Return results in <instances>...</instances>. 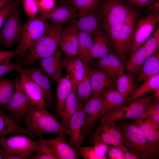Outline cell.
Returning <instances> with one entry per match:
<instances>
[{
	"mask_svg": "<svg viewBox=\"0 0 159 159\" xmlns=\"http://www.w3.org/2000/svg\"><path fill=\"white\" fill-rule=\"evenodd\" d=\"M136 23L116 25L106 32L116 54L121 60L125 59L130 50L135 30Z\"/></svg>",
	"mask_w": 159,
	"mask_h": 159,
	"instance_id": "cell-6",
	"label": "cell"
},
{
	"mask_svg": "<svg viewBox=\"0 0 159 159\" xmlns=\"http://www.w3.org/2000/svg\"><path fill=\"white\" fill-rule=\"evenodd\" d=\"M24 9L28 18L37 17L40 10L39 0H22Z\"/></svg>",
	"mask_w": 159,
	"mask_h": 159,
	"instance_id": "cell-43",
	"label": "cell"
},
{
	"mask_svg": "<svg viewBox=\"0 0 159 159\" xmlns=\"http://www.w3.org/2000/svg\"><path fill=\"white\" fill-rule=\"evenodd\" d=\"M41 144L40 140L33 141L21 135L0 138V145L4 150V154L17 155L23 159H27Z\"/></svg>",
	"mask_w": 159,
	"mask_h": 159,
	"instance_id": "cell-8",
	"label": "cell"
},
{
	"mask_svg": "<svg viewBox=\"0 0 159 159\" xmlns=\"http://www.w3.org/2000/svg\"><path fill=\"white\" fill-rule=\"evenodd\" d=\"M107 153L110 159H124V151L119 147L109 146Z\"/></svg>",
	"mask_w": 159,
	"mask_h": 159,
	"instance_id": "cell-46",
	"label": "cell"
},
{
	"mask_svg": "<svg viewBox=\"0 0 159 159\" xmlns=\"http://www.w3.org/2000/svg\"><path fill=\"white\" fill-rule=\"evenodd\" d=\"M97 137L102 139L108 145L119 147L124 151L126 148L119 140L115 138L109 133L100 129L96 128L93 137Z\"/></svg>",
	"mask_w": 159,
	"mask_h": 159,
	"instance_id": "cell-41",
	"label": "cell"
},
{
	"mask_svg": "<svg viewBox=\"0 0 159 159\" xmlns=\"http://www.w3.org/2000/svg\"><path fill=\"white\" fill-rule=\"evenodd\" d=\"M93 36L90 58L99 59L110 53L112 44L107 32L99 29L94 33Z\"/></svg>",
	"mask_w": 159,
	"mask_h": 159,
	"instance_id": "cell-23",
	"label": "cell"
},
{
	"mask_svg": "<svg viewBox=\"0 0 159 159\" xmlns=\"http://www.w3.org/2000/svg\"><path fill=\"white\" fill-rule=\"evenodd\" d=\"M121 60L117 56L110 53L98 59L95 64L98 69L115 79L124 73V66Z\"/></svg>",
	"mask_w": 159,
	"mask_h": 159,
	"instance_id": "cell-21",
	"label": "cell"
},
{
	"mask_svg": "<svg viewBox=\"0 0 159 159\" xmlns=\"http://www.w3.org/2000/svg\"><path fill=\"white\" fill-rule=\"evenodd\" d=\"M79 102L76 93L72 91L58 115L61 118L62 123L66 130L68 129L70 121L77 109Z\"/></svg>",
	"mask_w": 159,
	"mask_h": 159,
	"instance_id": "cell-32",
	"label": "cell"
},
{
	"mask_svg": "<svg viewBox=\"0 0 159 159\" xmlns=\"http://www.w3.org/2000/svg\"><path fill=\"white\" fill-rule=\"evenodd\" d=\"M67 3L78 11L79 14H80L95 10L98 0H70Z\"/></svg>",
	"mask_w": 159,
	"mask_h": 159,
	"instance_id": "cell-38",
	"label": "cell"
},
{
	"mask_svg": "<svg viewBox=\"0 0 159 159\" xmlns=\"http://www.w3.org/2000/svg\"></svg>",
	"mask_w": 159,
	"mask_h": 159,
	"instance_id": "cell-60",
	"label": "cell"
},
{
	"mask_svg": "<svg viewBox=\"0 0 159 159\" xmlns=\"http://www.w3.org/2000/svg\"><path fill=\"white\" fill-rule=\"evenodd\" d=\"M62 29L59 37V46L67 56L76 57L81 55L78 37V29L76 20Z\"/></svg>",
	"mask_w": 159,
	"mask_h": 159,
	"instance_id": "cell-12",
	"label": "cell"
},
{
	"mask_svg": "<svg viewBox=\"0 0 159 159\" xmlns=\"http://www.w3.org/2000/svg\"><path fill=\"white\" fill-rule=\"evenodd\" d=\"M154 94L155 97H156L158 102L159 100V88L156 90L155 91Z\"/></svg>",
	"mask_w": 159,
	"mask_h": 159,
	"instance_id": "cell-55",
	"label": "cell"
},
{
	"mask_svg": "<svg viewBox=\"0 0 159 159\" xmlns=\"http://www.w3.org/2000/svg\"><path fill=\"white\" fill-rule=\"evenodd\" d=\"M133 5L139 6L148 5L154 1L153 0H126Z\"/></svg>",
	"mask_w": 159,
	"mask_h": 159,
	"instance_id": "cell-51",
	"label": "cell"
},
{
	"mask_svg": "<svg viewBox=\"0 0 159 159\" xmlns=\"http://www.w3.org/2000/svg\"><path fill=\"white\" fill-rule=\"evenodd\" d=\"M40 10L44 11H49L55 7L54 0H40Z\"/></svg>",
	"mask_w": 159,
	"mask_h": 159,
	"instance_id": "cell-49",
	"label": "cell"
},
{
	"mask_svg": "<svg viewBox=\"0 0 159 159\" xmlns=\"http://www.w3.org/2000/svg\"><path fill=\"white\" fill-rule=\"evenodd\" d=\"M120 127L124 136L123 144L127 149L139 158L145 159L158 158V145L150 143L135 122L123 124Z\"/></svg>",
	"mask_w": 159,
	"mask_h": 159,
	"instance_id": "cell-4",
	"label": "cell"
},
{
	"mask_svg": "<svg viewBox=\"0 0 159 159\" xmlns=\"http://www.w3.org/2000/svg\"><path fill=\"white\" fill-rule=\"evenodd\" d=\"M140 87L136 88L126 100L128 103L138 99L143 95L151 93L159 88V73L143 81Z\"/></svg>",
	"mask_w": 159,
	"mask_h": 159,
	"instance_id": "cell-33",
	"label": "cell"
},
{
	"mask_svg": "<svg viewBox=\"0 0 159 159\" xmlns=\"http://www.w3.org/2000/svg\"><path fill=\"white\" fill-rule=\"evenodd\" d=\"M62 133L56 137L41 141L50 146L54 150L58 159H76L80 155L79 152L73 148L66 138V134Z\"/></svg>",
	"mask_w": 159,
	"mask_h": 159,
	"instance_id": "cell-17",
	"label": "cell"
},
{
	"mask_svg": "<svg viewBox=\"0 0 159 159\" xmlns=\"http://www.w3.org/2000/svg\"><path fill=\"white\" fill-rule=\"evenodd\" d=\"M155 98L154 94L128 103V106L123 105L115 110L105 114L100 118V122L115 121L123 118L140 119L144 115L147 105Z\"/></svg>",
	"mask_w": 159,
	"mask_h": 159,
	"instance_id": "cell-7",
	"label": "cell"
},
{
	"mask_svg": "<svg viewBox=\"0 0 159 159\" xmlns=\"http://www.w3.org/2000/svg\"><path fill=\"white\" fill-rule=\"evenodd\" d=\"M140 119H149L159 123V102L150 103L146 107L144 114Z\"/></svg>",
	"mask_w": 159,
	"mask_h": 159,
	"instance_id": "cell-44",
	"label": "cell"
},
{
	"mask_svg": "<svg viewBox=\"0 0 159 159\" xmlns=\"http://www.w3.org/2000/svg\"><path fill=\"white\" fill-rule=\"evenodd\" d=\"M40 147L31 159H58L53 149L48 145L42 142Z\"/></svg>",
	"mask_w": 159,
	"mask_h": 159,
	"instance_id": "cell-40",
	"label": "cell"
},
{
	"mask_svg": "<svg viewBox=\"0 0 159 159\" xmlns=\"http://www.w3.org/2000/svg\"><path fill=\"white\" fill-rule=\"evenodd\" d=\"M102 105L101 94H95L92 95L90 99L84 105L85 122L82 132L85 136L89 133L100 118Z\"/></svg>",
	"mask_w": 159,
	"mask_h": 159,
	"instance_id": "cell-16",
	"label": "cell"
},
{
	"mask_svg": "<svg viewBox=\"0 0 159 159\" xmlns=\"http://www.w3.org/2000/svg\"><path fill=\"white\" fill-rule=\"evenodd\" d=\"M84 74L77 86L76 92L78 101L82 102L87 100L92 93L90 74L92 68L88 62H84Z\"/></svg>",
	"mask_w": 159,
	"mask_h": 159,
	"instance_id": "cell-31",
	"label": "cell"
},
{
	"mask_svg": "<svg viewBox=\"0 0 159 159\" xmlns=\"http://www.w3.org/2000/svg\"><path fill=\"white\" fill-rule=\"evenodd\" d=\"M38 14L47 20L63 25L70 23L79 16L78 13L69 4L61 5L49 11L39 10Z\"/></svg>",
	"mask_w": 159,
	"mask_h": 159,
	"instance_id": "cell-19",
	"label": "cell"
},
{
	"mask_svg": "<svg viewBox=\"0 0 159 159\" xmlns=\"http://www.w3.org/2000/svg\"><path fill=\"white\" fill-rule=\"evenodd\" d=\"M139 72L136 81L137 84L159 73V50H156L152 55L146 59Z\"/></svg>",
	"mask_w": 159,
	"mask_h": 159,
	"instance_id": "cell-26",
	"label": "cell"
},
{
	"mask_svg": "<svg viewBox=\"0 0 159 159\" xmlns=\"http://www.w3.org/2000/svg\"><path fill=\"white\" fill-rule=\"evenodd\" d=\"M4 153L3 148H0V159H4Z\"/></svg>",
	"mask_w": 159,
	"mask_h": 159,
	"instance_id": "cell-56",
	"label": "cell"
},
{
	"mask_svg": "<svg viewBox=\"0 0 159 159\" xmlns=\"http://www.w3.org/2000/svg\"><path fill=\"white\" fill-rule=\"evenodd\" d=\"M44 106H36L30 110L23 118V122L30 132V135L34 138L41 137L45 133L59 134H68L62 123L56 117L45 109Z\"/></svg>",
	"mask_w": 159,
	"mask_h": 159,
	"instance_id": "cell-2",
	"label": "cell"
},
{
	"mask_svg": "<svg viewBox=\"0 0 159 159\" xmlns=\"http://www.w3.org/2000/svg\"><path fill=\"white\" fill-rule=\"evenodd\" d=\"M16 54L15 49L6 51L0 50V66L9 64L10 60Z\"/></svg>",
	"mask_w": 159,
	"mask_h": 159,
	"instance_id": "cell-47",
	"label": "cell"
},
{
	"mask_svg": "<svg viewBox=\"0 0 159 159\" xmlns=\"http://www.w3.org/2000/svg\"><path fill=\"white\" fill-rule=\"evenodd\" d=\"M18 122L11 113L0 109V137L14 134L30 135L29 131Z\"/></svg>",
	"mask_w": 159,
	"mask_h": 159,
	"instance_id": "cell-20",
	"label": "cell"
},
{
	"mask_svg": "<svg viewBox=\"0 0 159 159\" xmlns=\"http://www.w3.org/2000/svg\"><path fill=\"white\" fill-rule=\"evenodd\" d=\"M92 139L94 142L93 148L96 155L99 159H107L105 155L108 150V145L99 137H92Z\"/></svg>",
	"mask_w": 159,
	"mask_h": 159,
	"instance_id": "cell-42",
	"label": "cell"
},
{
	"mask_svg": "<svg viewBox=\"0 0 159 159\" xmlns=\"http://www.w3.org/2000/svg\"><path fill=\"white\" fill-rule=\"evenodd\" d=\"M0 50H1V48L0 47Z\"/></svg>",
	"mask_w": 159,
	"mask_h": 159,
	"instance_id": "cell-58",
	"label": "cell"
},
{
	"mask_svg": "<svg viewBox=\"0 0 159 159\" xmlns=\"http://www.w3.org/2000/svg\"><path fill=\"white\" fill-rule=\"evenodd\" d=\"M90 79L92 89L91 95L101 94L106 90L114 89L115 79L101 70L92 68Z\"/></svg>",
	"mask_w": 159,
	"mask_h": 159,
	"instance_id": "cell-24",
	"label": "cell"
},
{
	"mask_svg": "<svg viewBox=\"0 0 159 159\" xmlns=\"http://www.w3.org/2000/svg\"><path fill=\"white\" fill-rule=\"evenodd\" d=\"M97 128L107 132L119 140L123 144L124 136L120 127L114 121H105L100 122Z\"/></svg>",
	"mask_w": 159,
	"mask_h": 159,
	"instance_id": "cell-37",
	"label": "cell"
},
{
	"mask_svg": "<svg viewBox=\"0 0 159 159\" xmlns=\"http://www.w3.org/2000/svg\"><path fill=\"white\" fill-rule=\"evenodd\" d=\"M64 2H66V3H67L70 0H62Z\"/></svg>",
	"mask_w": 159,
	"mask_h": 159,
	"instance_id": "cell-57",
	"label": "cell"
},
{
	"mask_svg": "<svg viewBox=\"0 0 159 159\" xmlns=\"http://www.w3.org/2000/svg\"><path fill=\"white\" fill-rule=\"evenodd\" d=\"M62 67L66 70V76L72 83V91L76 92L77 86L84 73V62L82 55L76 57L67 56L62 61Z\"/></svg>",
	"mask_w": 159,
	"mask_h": 159,
	"instance_id": "cell-18",
	"label": "cell"
},
{
	"mask_svg": "<svg viewBox=\"0 0 159 159\" xmlns=\"http://www.w3.org/2000/svg\"><path fill=\"white\" fill-rule=\"evenodd\" d=\"M146 58V52L143 44L130 55L126 65L127 74L135 79Z\"/></svg>",
	"mask_w": 159,
	"mask_h": 159,
	"instance_id": "cell-29",
	"label": "cell"
},
{
	"mask_svg": "<svg viewBox=\"0 0 159 159\" xmlns=\"http://www.w3.org/2000/svg\"><path fill=\"white\" fill-rule=\"evenodd\" d=\"M20 0H13L0 10V29L9 14L18 6Z\"/></svg>",
	"mask_w": 159,
	"mask_h": 159,
	"instance_id": "cell-45",
	"label": "cell"
},
{
	"mask_svg": "<svg viewBox=\"0 0 159 159\" xmlns=\"http://www.w3.org/2000/svg\"><path fill=\"white\" fill-rule=\"evenodd\" d=\"M83 102L79 101L77 109L69 122L68 134V142L75 149L83 143L85 135L82 132V128L85 122Z\"/></svg>",
	"mask_w": 159,
	"mask_h": 159,
	"instance_id": "cell-14",
	"label": "cell"
},
{
	"mask_svg": "<svg viewBox=\"0 0 159 159\" xmlns=\"http://www.w3.org/2000/svg\"><path fill=\"white\" fill-rule=\"evenodd\" d=\"M134 79L123 73L119 76L117 80V90L126 101L136 88L134 82Z\"/></svg>",
	"mask_w": 159,
	"mask_h": 159,
	"instance_id": "cell-35",
	"label": "cell"
},
{
	"mask_svg": "<svg viewBox=\"0 0 159 159\" xmlns=\"http://www.w3.org/2000/svg\"><path fill=\"white\" fill-rule=\"evenodd\" d=\"M62 52L58 49L50 56L40 60L41 68L54 81L61 77Z\"/></svg>",
	"mask_w": 159,
	"mask_h": 159,
	"instance_id": "cell-22",
	"label": "cell"
},
{
	"mask_svg": "<svg viewBox=\"0 0 159 159\" xmlns=\"http://www.w3.org/2000/svg\"><path fill=\"white\" fill-rule=\"evenodd\" d=\"M18 75L15 80L14 93L7 105L4 109L8 111L19 122L31 109L36 106L20 88Z\"/></svg>",
	"mask_w": 159,
	"mask_h": 159,
	"instance_id": "cell-11",
	"label": "cell"
},
{
	"mask_svg": "<svg viewBox=\"0 0 159 159\" xmlns=\"http://www.w3.org/2000/svg\"><path fill=\"white\" fill-rule=\"evenodd\" d=\"M25 73L32 79L41 88L47 105L55 107L56 102L54 96L49 79L42 68L30 67L23 69Z\"/></svg>",
	"mask_w": 159,
	"mask_h": 159,
	"instance_id": "cell-15",
	"label": "cell"
},
{
	"mask_svg": "<svg viewBox=\"0 0 159 159\" xmlns=\"http://www.w3.org/2000/svg\"><path fill=\"white\" fill-rule=\"evenodd\" d=\"M135 123L152 144L158 145L159 123L149 119H138Z\"/></svg>",
	"mask_w": 159,
	"mask_h": 159,
	"instance_id": "cell-30",
	"label": "cell"
},
{
	"mask_svg": "<svg viewBox=\"0 0 159 159\" xmlns=\"http://www.w3.org/2000/svg\"><path fill=\"white\" fill-rule=\"evenodd\" d=\"M159 21L158 13L150 14L136 22L135 30L130 51L131 54L149 37Z\"/></svg>",
	"mask_w": 159,
	"mask_h": 159,
	"instance_id": "cell-10",
	"label": "cell"
},
{
	"mask_svg": "<svg viewBox=\"0 0 159 159\" xmlns=\"http://www.w3.org/2000/svg\"><path fill=\"white\" fill-rule=\"evenodd\" d=\"M16 70L19 74V85L29 99L36 106H47L41 88L32 79L25 73L19 63Z\"/></svg>",
	"mask_w": 159,
	"mask_h": 159,
	"instance_id": "cell-13",
	"label": "cell"
},
{
	"mask_svg": "<svg viewBox=\"0 0 159 159\" xmlns=\"http://www.w3.org/2000/svg\"><path fill=\"white\" fill-rule=\"evenodd\" d=\"M57 102L55 115L58 116L63 109L65 102L73 90L71 81L66 77H61L57 81Z\"/></svg>",
	"mask_w": 159,
	"mask_h": 159,
	"instance_id": "cell-28",
	"label": "cell"
},
{
	"mask_svg": "<svg viewBox=\"0 0 159 159\" xmlns=\"http://www.w3.org/2000/svg\"><path fill=\"white\" fill-rule=\"evenodd\" d=\"M19 64V63H17L0 66V77L9 72L16 70Z\"/></svg>",
	"mask_w": 159,
	"mask_h": 159,
	"instance_id": "cell-50",
	"label": "cell"
},
{
	"mask_svg": "<svg viewBox=\"0 0 159 159\" xmlns=\"http://www.w3.org/2000/svg\"><path fill=\"white\" fill-rule=\"evenodd\" d=\"M79 44L84 62H88L93 44L92 36L85 32L79 30L77 32Z\"/></svg>",
	"mask_w": 159,
	"mask_h": 159,
	"instance_id": "cell-36",
	"label": "cell"
},
{
	"mask_svg": "<svg viewBox=\"0 0 159 159\" xmlns=\"http://www.w3.org/2000/svg\"><path fill=\"white\" fill-rule=\"evenodd\" d=\"M15 80L2 76L0 77V107L5 108L8 104L15 91Z\"/></svg>",
	"mask_w": 159,
	"mask_h": 159,
	"instance_id": "cell-34",
	"label": "cell"
},
{
	"mask_svg": "<svg viewBox=\"0 0 159 159\" xmlns=\"http://www.w3.org/2000/svg\"><path fill=\"white\" fill-rule=\"evenodd\" d=\"M152 9L155 13L158 12L159 10V1L155 2L152 5Z\"/></svg>",
	"mask_w": 159,
	"mask_h": 159,
	"instance_id": "cell-53",
	"label": "cell"
},
{
	"mask_svg": "<svg viewBox=\"0 0 159 159\" xmlns=\"http://www.w3.org/2000/svg\"><path fill=\"white\" fill-rule=\"evenodd\" d=\"M154 1H155V0H153Z\"/></svg>",
	"mask_w": 159,
	"mask_h": 159,
	"instance_id": "cell-59",
	"label": "cell"
},
{
	"mask_svg": "<svg viewBox=\"0 0 159 159\" xmlns=\"http://www.w3.org/2000/svg\"><path fill=\"white\" fill-rule=\"evenodd\" d=\"M79 17H80L79 19L75 21L79 30L92 36L100 29V23L95 10L79 14Z\"/></svg>",
	"mask_w": 159,
	"mask_h": 159,
	"instance_id": "cell-27",
	"label": "cell"
},
{
	"mask_svg": "<svg viewBox=\"0 0 159 159\" xmlns=\"http://www.w3.org/2000/svg\"><path fill=\"white\" fill-rule=\"evenodd\" d=\"M102 105L100 118L105 114L112 112L123 105L126 100L117 90H106L101 93Z\"/></svg>",
	"mask_w": 159,
	"mask_h": 159,
	"instance_id": "cell-25",
	"label": "cell"
},
{
	"mask_svg": "<svg viewBox=\"0 0 159 159\" xmlns=\"http://www.w3.org/2000/svg\"><path fill=\"white\" fill-rule=\"evenodd\" d=\"M77 150L85 159H99L95 155L93 147L80 146Z\"/></svg>",
	"mask_w": 159,
	"mask_h": 159,
	"instance_id": "cell-48",
	"label": "cell"
},
{
	"mask_svg": "<svg viewBox=\"0 0 159 159\" xmlns=\"http://www.w3.org/2000/svg\"><path fill=\"white\" fill-rule=\"evenodd\" d=\"M20 13L15 9L8 15L0 32V45L6 49L11 47L19 43L21 39L22 24Z\"/></svg>",
	"mask_w": 159,
	"mask_h": 159,
	"instance_id": "cell-9",
	"label": "cell"
},
{
	"mask_svg": "<svg viewBox=\"0 0 159 159\" xmlns=\"http://www.w3.org/2000/svg\"><path fill=\"white\" fill-rule=\"evenodd\" d=\"M136 11L122 0H103L98 17L105 32L114 26L124 24H135Z\"/></svg>",
	"mask_w": 159,
	"mask_h": 159,
	"instance_id": "cell-3",
	"label": "cell"
},
{
	"mask_svg": "<svg viewBox=\"0 0 159 159\" xmlns=\"http://www.w3.org/2000/svg\"><path fill=\"white\" fill-rule=\"evenodd\" d=\"M47 20L39 16L28 18L22 24L20 40L15 49V56L19 58L24 57L29 49L42 36L49 25Z\"/></svg>",
	"mask_w": 159,
	"mask_h": 159,
	"instance_id": "cell-5",
	"label": "cell"
},
{
	"mask_svg": "<svg viewBox=\"0 0 159 159\" xmlns=\"http://www.w3.org/2000/svg\"><path fill=\"white\" fill-rule=\"evenodd\" d=\"M13 0H0V10L9 2Z\"/></svg>",
	"mask_w": 159,
	"mask_h": 159,
	"instance_id": "cell-54",
	"label": "cell"
},
{
	"mask_svg": "<svg viewBox=\"0 0 159 159\" xmlns=\"http://www.w3.org/2000/svg\"><path fill=\"white\" fill-rule=\"evenodd\" d=\"M144 45L146 52L147 58L152 55L156 50H159V27L150 36Z\"/></svg>",
	"mask_w": 159,
	"mask_h": 159,
	"instance_id": "cell-39",
	"label": "cell"
},
{
	"mask_svg": "<svg viewBox=\"0 0 159 159\" xmlns=\"http://www.w3.org/2000/svg\"><path fill=\"white\" fill-rule=\"evenodd\" d=\"M63 25L52 22L42 36L29 49L19 63L23 69L32 67L35 62L46 58L57 49L60 35Z\"/></svg>",
	"mask_w": 159,
	"mask_h": 159,
	"instance_id": "cell-1",
	"label": "cell"
},
{
	"mask_svg": "<svg viewBox=\"0 0 159 159\" xmlns=\"http://www.w3.org/2000/svg\"><path fill=\"white\" fill-rule=\"evenodd\" d=\"M124 159H138L139 158L130 151L126 149L124 151Z\"/></svg>",
	"mask_w": 159,
	"mask_h": 159,
	"instance_id": "cell-52",
	"label": "cell"
}]
</instances>
